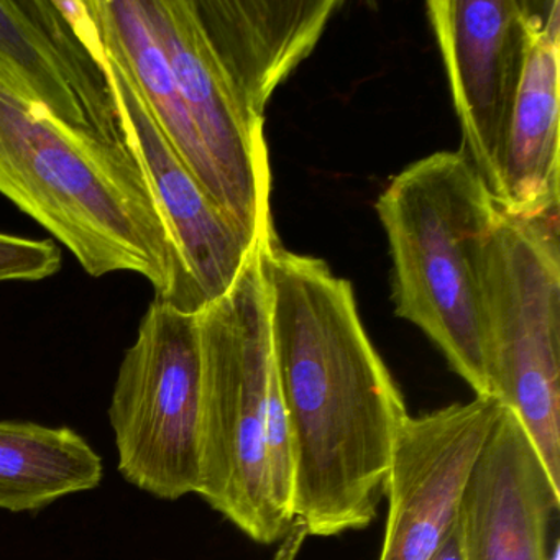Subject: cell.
Wrapping results in <instances>:
<instances>
[{
  "mask_svg": "<svg viewBox=\"0 0 560 560\" xmlns=\"http://www.w3.org/2000/svg\"><path fill=\"white\" fill-rule=\"evenodd\" d=\"M61 268V252L54 241L0 234V281H40Z\"/></svg>",
  "mask_w": 560,
  "mask_h": 560,
  "instance_id": "cell-17",
  "label": "cell"
},
{
  "mask_svg": "<svg viewBox=\"0 0 560 560\" xmlns=\"http://www.w3.org/2000/svg\"><path fill=\"white\" fill-rule=\"evenodd\" d=\"M198 314V313H196ZM153 301L120 363L109 406L120 474L162 500L198 493V316Z\"/></svg>",
  "mask_w": 560,
  "mask_h": 560,
  "instance_id": "cell-6",
  "label": "cell"
},
{
  "mask_svg": "<svg viewBox=\"0 0 560 560\" xmlns=\"http://www.w3.org/2000/svg\"><path fill=\"white\" fill-rule=\"evenodd\" d=\"M501 405L475 396L408 416L386 477L388 520L380 560H431L455 523L462 488Z\"/></svg>",
  "mask_w": 560,
  "mask_h": 560,
  "instance_id": "cell-10",
  "label": "cell"
},
{
  "mask_svg": "<svg viewBox=\"0 0 560 560\" xmlns=\"http://www.w3.org/2000/svg\"><path fill=\"white\" fill-rule=\"evenodd\" d=\"M201 422L198 493L255 542L291 530L271 497L267 418L277 373L260 250L228 293L198 314Z\"/></svg>",
  "mask_w": 560,
  "mask_h": 560,
  "instance_id": "cell-4",
  "label": "cell"
},
{
  "mask_svg": "<svg viewBox=\"0 0 560 560\" xmlns=\"http://www.w3.org/2000/svg\"><path fill=\"white\" fill-rule=\"evenodd\" d=\"M104 63L127 142L145 173L186 270L208 306L228 293L257 248L248 244L166 142L132 81L106 54Z\"/></svg>",
  "mask_w": 560,
  "mask_h": 560,
  "instance_id": "cell-12",
  "label": "cell"
},
{
  "mask_svg": "<svg viewBox=\"0 0 560 560\" xmlns=\"http://www.w3.org/2000/svg\"><path fill=\"white\" fill-rule=\"evenodd\" d=\"M0 70L55 119L127 142L88 0H0Z\"/></svg>",
  "mask_w": 560,
  "mask_h": 560,
  "instance_id": "cell-9",
  "label": "cell"
},
{
  "mask_svg": "<svg viewBox=\"0 0 560 560\" xmlns=\"http://www.w3.org/2000/svg\"><path fill=\"white\" fill-rule=\"evenodd\" d=\"M431 560H464L455 523L452 529L448 530L445 539L442 540L441 547H439L438 552L434 553Z\"/></svg>",
  "mask_w": 560,
  "mask_h": 560,
  "instance_id": "cell-18",
  "label": "cell"
},
{
  "mask_svg": "<svg viewBox=\"0 0 560 560\" xmlns=\"http://www.w3.org/2000/svg\"><path fill=\"white\" fill-rule=\"evenodd\" d=\"M542 5L529 0H431L425 5L460 122V150L494 201L501 191L511 117Z\"/></svg>",
  "mask_w": 560,
  "mask_h": 560,
  "instance_id": "cell-7",
  "label": "cell"
},
{
  "mask_svg": "<svg viewBox=\"0 0 560 560\" xmlns=\"http://www.w3.org/2000/svg\"><path fill=\"white\" fill-rule=\"evenodd\" d=\"M0 195L47 229L94 278L142 275L156 301L206 306L129 142L55 119L0 70Z\"/></svg>",
  "mask_w": 560,
  "mask_h": 560,
  "instance_id": "cell-2",
  "label": "cell"
},
{
  "mask_svg": "<svg viewBox=\"0 0 560 560\" xmlns=\"http://www.w3.org/2000/svg\"><path fill=\"white\" fill-rule=\"evenodd\" d=\"M191 5L235 96L248 113L264 119L275 90L313 54L342 2L191 0Z\"/></svg>",
  "mask_w": 560,
  "mask_h": 560,
  "instance_id": "cell-13",
  "label": "cell"
},
{
  "mask_svg": "<svg viewBox=\"0 0 560 560\" xmlns=\"http://www.w3.org/2000/svg\"><path fill=\"white\" fill-rule=\"evenodd\" d=\"M559 208L508 214L485 237L480 291L491 395L560 485Z\"/></svg>",
  "mask_w": 560,
  "mask_h": 560,
  "instance_id": "cell-5",
  "label": "cell"
},
{
  "mask_svg": "<svg viewBox=\"0 0 560 560\" xmlns=\"http://www.w3.org/2000/svg\"><path fill=\"white\" fill-rule=\"evenodd\" d=\"M224 189L225 212L258 250L278 241L264 119L242 106L215 63L191 0H139Z\"/></svg>",
  "mask_w": 560,
  "mask_h": 560,
  "instance_id": "cell-8",
  "label": "cell"
},
{
  "mask_svg": "<svg viewBox=\"0 0 560 560\" xmlns=\"http://www.w3.org/2000/svg\"><path fill=\"white\" fill-rule=\"evenodd\" d=\"M88 5L104 54L132 81L166 142L228 215L221 179L139 0H88Z\"/></svg>",
  "mask_w": 560,
  "mask_h": 560,
  "instance_id": "cell-15",
  "label": "cell"
},
{
  "mask_svg": "<svg viewBox=\"0 0 560 560\" xmlns=\"http://www.w3.org/2000/svg\"><path fill=\"white\" fill-rule=\"evenodd\" d=\"M393 261L396 316L415 324L451 369L493 398L487 365L480 257L498 205L462 150L406 166L376 201Z\"/></svg>",
  "mask_w": 560,
  "mask_h": 560,
  "instance_id": "cell-3",
  "label": "cell"
},
{
  "mask_svg": "<svg viewBox=\"0 0 560 560\" xmlns=\"http://www.w3.org/2000/svg\"><path fill=\"white\" fill-rule=\"evenodd\" d=\"M560 485L516 416L501 406L462 488L455 529L464 560H552Z\"/></svg>",
  "mask_w": 560,
  "mask_h": 560,
  "instance_id": "cell-11",
  "label": "cell"
},
{
  "mask_svg": "<svg viewBox=\"0 0 560 560\" xmlns=\"http://www.w3.org/2000/svg\"><path fill=\"white\" fill-rule=\"evenodd\" d=\"M560 4L544 2L511 117L497 205L508 214L560 206Z\"/></svg>",
  "mask_w": 560,
  "mask_h": 560,
  "instance_id": "cell-14",
  "label": "cell"
},
{
  "mask_svg": "<svg viewBox=\"0 0 560 560\" xmlns=\"http://www.w3.org/2000/svg\"><path fill=\"white\" fill-rule=\"evenodd\" d=\"M101 480L100 455L73 429L0 421V510H40Z\"/></svg>",
  "mask_w": 560,
  "mask_h": 560,
  "instance_id": "cell-16",
  "label": "cell"
},
{
  "mask_svg": "<svg viewBox=\"0 0 560 560\" xmlns=\"http://www.w3.org/2000/svg\"><path fill=\"white\" fill-rule=\"evenodd\" d=\"M271 350L293 445L291 529H365L385 494L405 398L360 319L352 284L275 242L260 250Z\"/></svg>",
  "mask_w": 560,
  "mask_h": 560,
  "instance_id": "cell-1",
  "label": "cell"
}]
</instances>
